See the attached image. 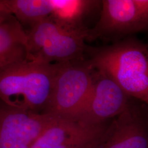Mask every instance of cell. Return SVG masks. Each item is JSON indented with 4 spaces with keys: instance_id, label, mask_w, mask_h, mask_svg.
Segmentation results:
<instances>
[{
    "instance_id": "cell-1",
    "label": "cell",
    "mask_w": 148,
    "mask_h": 148,
    "mask_svg": "<svg viewBox=\"0 0 148 148\" xmlns=\"http://www.w3.org/2000/svg\"><path fill=\"white\" fill-rule=\"evenodd\" d=\"M63 64L25 59L0 68V101L28 111L45 109Z\"/></svg>"
},
{
    "instance_id": "cell-2",
    "label": "cell",
    "mask_w": 148,
    "mask_h": 148,
    "mask_svg": "<svg viewBox=\"0 0 148 148\" xmlns=\"http://www.w3.org/2000/svg\"><path fill=\"white\" fill-rule=\"evenodd\" d=\"M90 63L111 77L131 98L148 106V45L127 40L89 49Z\"/></svg>"
},
{
    "instance_id": "cell-3",
    "label": "cell",
    "mask_w": 148,
    "mask_h": 148,
    "mask_svg": "<svg viewBox=\"0 0 148 148\" xmlns=\"http://www.w3.org/2000/svg\"><path fill=\"white\" fill-rule=\"evenodd\" d=\"M88 29L65 27L49 16L27 33V59L45 63L83 60Z\"/></svg>"
},
{
    "instance_id": "cell-4",
    "label": "cell",
    "mask_w": 148,
    "mask_h": 148,
    "mask_svg": "<svg viewBox=\"0 0 148 148\" xmlns=\"http://www.w3.org/2000/svg\"><path fill=\"white\" fill-rule=\"evenodd\" d=\"M95 73L89 60L63 64L56 77L44 112L76 121L90 94Z\"/></svg>"
},
{
    "instance_id": "cell-5",
    "label": "cell",
    "mask_w": 148,
    "mask_h": 148,
    "mask_svg": "<svg viewBox=\"0 0 148 148\" xmlns=\"http://www.w3.org/2000/svg\"><path fill=\"white\" fill-rule=\"evenodd\" d=\"M99 19L87 40L120 37L148 30V0H104Z\"/></svg>"
},
{
    "instance_id": "cell-6",
    "label": "cell",
    "mask_w": 148,
    "mask_h": 148,
    "mask_svg": "<svg viewBox=\"0 0 148 148\" xmlns=\"http://www.w3.org/2000/svg\"><path fill=\"white\" fill-rule=\"evenodd\" d=\"M130 99L111 77L95 69L90 94L76 121L92 126L110 121L126 109Z\"/></svg>"
},
{
    "instance_id": "cell-7",
    "label": "cell",
    "mask_w": 148,
    "mask_h": 148,
    "mask_svg": "<svg viewBox=\"0 0 148 148\" xmlns=\"http://www.w3.org/2000/svg\"><path fill=\"white\" fill-rule=\"evenodd\" d=\"M53 117L0 101V148H32Z\"/></svg>"
},
{
    "instance_id": "cell-8",
    "label": "cell",
    "mask_w": 148,
    "mask_h": 148,
    "mask_svg": "<svg viewBox=\"0 0 148 148\" xmlns=\"http://www.w3.org/2000/svg\"><path fill=\"white\" fill-rule=\"evenodd\" d=\"M110 121L92 126L54 116L32 148H99Z\"/></svg>"
},
{
    "instance_id": "cell-9",
    "label": "cell",
    "mask_w": 148,
    "mask_h": 148,
    "mask_svg": "<svg viewBox=\"0 0 148 148\" xmlns=\"http://www.w3.org/2000/svg\"><path fill=\"white\" fill-rule=\"evenodd\" d=\"M99 148H148V119L131 103L110 122Z\"/></svg>"
},
{
    "instance_id": "cell-10",
    "label": "cell",
    "mask_w": 148,
    "mask_h": 148,
    "mask_svg": "<svg viewBox=\"0 0 148 148\" xmlns=\"http://www.w3.org/2000/svg\"><path fill=\"white\" fill-rule=\"evenodd\" d=\"M27 32L11 15L0 24V68L27 59Z\"/></svg>"
},
{
    "instance_id": "cell-11",
    "label": "cell",
    "mask_w": 148,
    "mask_h": 148,
    "mask_svg": "<svg viewBox=\"0 0 148 148\" xmlns=\"http://www.w3.org/2000/svg\"><path fill=\"white\" fill-rule=\"evenodd\" d=\"M53 10L50 17L69 27H84L85 16L101 1L90 0H52Z\"/></svg>"
},
{
    "instance_id": "cell-12",
    "label": "cell",
    "mask_w": 148,
    "mask_h": 148,
    "mask_svg": "<svg viewBox=\"0 0 148 148\" xmlns=\"http://www.w3.org/2000/svg\"><path fill=\"white\" fill-rule=\"evenodd\" d=\"M11 12L18 21L31 27L52 14V0H6Z\"/></svg>"
},
{
    "instance_id": "cell-13",
    "label": "cell",
    "mask_w": 148,
    "mask_h": 148,
    "mask_svg": "<svg viewBox=\"0 0 148 148\" xmlns=\"http://www.w3.org/2000/svg\"><path fill=\"white\" fill-rule=\"evenodd\" d=\"M11 15L6 0H0V24L5 21Z\"/></svg>"
}]
</instances>
